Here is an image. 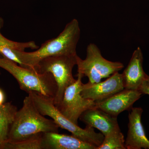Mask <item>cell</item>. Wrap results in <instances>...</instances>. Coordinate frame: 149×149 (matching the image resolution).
<instances>
[{"instance_id": "cell-1", "label": "cell", "mask_w": 149, "mask_h": 149, "mask_svg": "<svg viewBox=\"0 0 149 149\" xmlns=\"http://www.w3.org/2000/svg\"><path fill=\"white\" fill-rule=\"evenodd\" d=\"M79 22L76 19L66 24L62 32L55 38L47 40L33 52L15 50L20 66L34 70L43 59L59 55L77 54L76 48L80 38Z\"/></svg>"}, {"instance_id": "cell-2", "label": "cell", "mask_w": 149, "mask_h": 149, "mask_svg": "<svg viewBox=\"0 0 149 149\" xmlns=\"http://www.w3.org/2000/svg\"><path fill=\"white\" fill-rule=\"evenodd\" d=\"M59 128L53 120L40 113L28 95L23 101L22 107L17 112L6 141H20L41 133H58Z\"/></svg>"}, {"instance_id": "cell-3", "label": "cell", "mask_w": 149, "mask_h": 149, "mask_svg": "<svg viewBox=\"0 0 149 149\" xmlns=\"http://www.w3.org/2000/svg\"><path fill=\"white\" fill-rule=\"evenodd\" d=\"M0 68L13 76L20 89L28 94L35 92L53 99L55 97L57 87L51 73H40L23 67L2 56H0Z\"/></svg>"}, {"instance_id": "cell-4", "label": "cell", "mask_w": 149, "mask_h": 149, "mask_svg": "<svg viewBox=\"0 0 149 149\" xmlns=\"http://www.w3.org/2000/svg\"><path fill=\"white\" fill-rule=\"evenodd\" d=\"M28 95L40 113L51 117L59 128L67 130L73 136L97 148L101 145L104 138L102 133H96L94 128L90 126H86L84 129L80 128L68 119L55 105L53 98L35 92Z\"/></svg>"}, {"instance_id": "cell-5", "label": "cell", "mask_w": 149, "mask_h": 149, "mask_svg": "<svg viewBox=\"0 0 149 149\" xmlns=\"http://www.w3.org/2000/svg\"><path fill=\"white\" fill-rule=\"evenodd\" d=\"M77 56L76 54L48 57L42 60L34 68L37 72H48L53 76L57 87L53 100L56 107L61 102L67 88L76 81L72 75V70L77 65Z\"/></svg>"}, {"instance_id": "cell-6", "label": "cell", "mask_w": 149, "mask_h": 149, "mask_svg": "<svg viewBox=\"0 0 149 149\" xmlns=\"http://www.w3.org/2000/svg\"><path fill=\"white\" fill-rule=\"evenodd\" d=\"M86 54V58L84 60L77 56V75L88 77V83L101 82L102 79L108 78L124 67L123 64L120 62L109 61L104 58L100 49L95 44L88 45Z\"/></svg>"}, {"instance_id": "cell-7", "label": "cell", "mask_w": 149, "mask_h": 149, "mask_svg": "<svg viewBox=\"0 0 149 149\" xmlns=\"http://www.w3.org/2000/svg\"><path fill=\"white\" fill-rule=\"evenodd\" d=\"M76 76V81L67 88L61 102L56 107L68 119L78 125V120L81 114L85 111L95 107L96 105L92 100L82 96L83 77L81 75Z\"/></svg>"}, {"instance_id": "cell-8", "label": "cell", "mask_w": 149, "mask_h": 149, "mask_svg": "<svg viewBox=\"0 0 149 149\" xmlns=\"http://www.w3.org/2000/svg\"><path fill=\"white\" fill-rule=\"evenodd\" d=\"M123 89L122 74L118 72L103 82L83 84L81 94L85 98L98 102L105 100Z\"/></svg>"}, {"instance_id": "cell-9", "label": "cell", "mask_w": 149, "mask_h": 149, "mask_svg": "<svg viewBox=\"0 0 149 149\" xmlns=\"http://www.w3.org/2000/svg\"><path fill=\"white\" fill-rule=\"evenodd\" d=\"M143 95L139 90L123 89L101 101L95 102L96 107L117 117L125 110H130L133 104Z\"/></svg>"}, {"instance_id": "cell-10", "label": "cell", "mask_w": 149, "mask_h": 149, "mask_svg": "<svg viewBox=\"0 0 149 149\" xmlns=\"http://www.w3.org/2000/svg\"><path fill=\"white\" fill-rule=\"evenodd\" d=\"M141 107H132L128 114V132L125 144L126 149H149V140L141 122Z\"/></svg>"}, {"instance_id": "cell-11", "label": "cell", "mask_w": 149, "mask_h": 149, "mask_svg": "<svg viewBox=\"0 0 149 149\" xmlns=\"http://www.w3.org/2000/svg\"><path fill=\"white\" fill-rule=\"evenodd\" d=\"M143 57L141 48L135 50L127 67L122 74L124 89L139 90L146 80L147 74L143 68Z\"/></svg>"}, {"instance_id": "cell-12", "label": "cell", "mask_w": 149, "mask_h": 149, "mask_svg": "<svg viewBox=\"0 0 149 149\" xmlns=\"http://www.w3.org/2000/svg\"><path fill=\"white\" fill-rule=\"evenodd\" d=\"M79 118L87 126L100 131L104 136L120 128L117 117L112 116L96 107L85 111Z\"/></svg>"}, {"instance_id": "cell-13", "label": "cell", "mask_w": 149, "mask_h": 149, "mask_svg": "<svg viewBox=\"0 0 149 149\" xmlns=\"http://www.w3.org/2000/svg\"><path fill=\"white\" fill-rule=\"evenodd\" d=\"M43 149H96L95 146L72 135L56 132L42 133Z\"/></svg>"}, {"instance_id": "cell-14", "label": "cell", "mask_w": 149, "mask_h": 149, "mask_svg": "<svg viewBox=\"0 0 149 149\" xmlns=\"http://www.w3.org/2000/svg\"><path fill=\"white\" fill-rule=\"evenodd\" d=\"M3 24V19L0 17V55L20 65L21 63L15 51H25L27 49H37L39 47L33 41L19 42L8 40L1 33V29Z\"/></svg>"}, {"instance_id": "cell-15", "label": "cell", "mask_w": 149, "mask_h": 149, "mask_svg": "<svg viewBox=\"0 0 149 149\" xmlns=\"http://www.w3.org/2000/svg\"><path fill=\"white\" fill-rule=\"evenodd\" d=\"M17 111V107L11 102L0 105V142L8 140L10 129Z\"/></svg>"}, {"instance_id": "cell-16", "label": "cell", "mask_w": 149, "mask_h": 149, "mask_svg": "<svg viewBox=\"0 0 149 149\" xmlns=\"http://www.w3.org/2000/svg\"><path fill=\"white\" fill-rule=\"evenodd\" d=\"M42 133L20 141L0 142V149H43Z\"/></svg>"}, {"instance_id": "cell-17", "label": "cell", "mask_w": 149, "mask_h": 149, "mask_svg": "<svg viewBox=\"0 0 149 149\" xmlns=\"http://www.w3.org/2000/svg\"><path fill=\"white\" fill-rule=\"evenodd\" d=\"M125 139L120 128L104 136L103 141L97 149H125Z\"/></svg>"}, {"instance_id": "cell-18", "label": "cell", "mask_w": 149, "mask_h": 149, "mask_svg": "<svg viewBox=\"0 0 149 149\" xmlns=\"http://www.w3.org/2000/svg\"><path fill=\"white\" fill-rule=\"evenodd\" d=\"M139 91L143 95H149V83L146 80H145L141 85Z\"/></svg>"}, {"instance_id": "cell-19", "label": "cell", "mask_w": 149, "mask_h": 149, "mask_svg": "<svg viewBox=\"0 0 149 149\" xmlns=\"http://www.w3.org/2000/svg\"><path fill=\"white\" fill-rule=\"evenodd\" d=\"M5 98V95L3 91L0 89V105L4 103Z\"/></svg>"}, {"instance_id": "cell-20", "label": "cell", "mask_w": 149, "mask_h": 149, "mask_svg": "<svg viewBox=\"0 0 149 149\" xmlns=\"http://www.w3.org/2000/svg\"><path fill=\"white\" fill-rule=\"evenodd\" d=\"M146 80L149 83V75H147V78H146Z\"/></svg>"}, {"instance_id": "cell-21", "label": "cell", "mask_w": 149, "mask_h": 149, "mask_svg": "<svg viewBox=\"0 0 149 149\" xmlns=\"http://www.w3.org/2000/svg\"><path fill=\"white\" fill-rule=\"evenodd\" d=\"M0 74H1V72H0Z\"/></svg>"}]
</instances>
